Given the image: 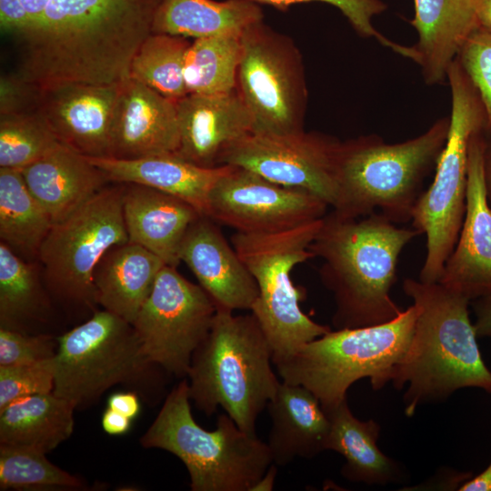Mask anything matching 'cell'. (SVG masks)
I'll list each match as a JSON object with an SVG mask.
<instances>
[{"label":"cell","instance_id":"6da1fadb","mask_svg":"<svg viewBox=\"0 0 491 491\" xmlns=\"http://www.w3.org/2000/svg\"><path fill=\"white\" fill-rule=\"evenodd\" d=\"M26 18L13 40L15 73L42 92L117 85L152 34L162 0H19Z\"/></svg>","mask_w":491,"mask_h":491},{"label":"cell","instance_id":"7a4b0ae2","mask_svg":"<svg viewBox=\"0 0 491 491\" xmlns=\"http://www.w3.org/2000/svg\"><path fill=\"white\" fill-rule=\"evenodd\" d=\"M420 235L380 213L353 218L327 213L310 246L323 260L320 276L333 293L336 329L383 324L402 311L392 299L399 256Z\"/></svg>","mask_w":491,"mask_h":491},{"label":"cell","instance_id":"3957f363","mask_svg":"<svg viewBox=\"0 0 491 491\" xmlns=\"http://www.w3.org/2000/svg\"><path fill=\"white\" fill-rule=\"evenodd\" d=\"M404 293L412 299L416 317L409 347L391 381L400 390L405 415L422 405L446 400L461 388L491 394V370L483 360L469 316L471 301L439 283L406 278Z\"/></svg>","mask_w":491,"mask_h":491},{"label":"cell","instance_id":"277c9868","mask_svg":"<svg viewBox=\"0 0 491 491\" xmlns=\"http://www.w3.org/2000/svg\"><path fill=\"white\" fill-rule=\"evenodd\" d=\"M272 364V347L252 313L216 309L192 356L186 376L190 399L206 416L222 407L240 429L256 434V419L281 382Z\"/></svg>","mask_w":491,"mask_h":491},{"label":"cell","instance_id":"5b68a950","mask_svg":"<svg viewBox=\"0 0 491 491\" xmlns=\"http://www.w3.org/2000/svg\"><path fill=\"white\" fill-rule=\"evenodd\" d=\"M448 130L449 117H443L423 134L401 143L387 144L376 135L341 142L338 195L333 211L345 217L380 213L395 224L410 221Z\"/></svg>","mask_w":491,"mask_h":491},{"label":"cell","instance_id":"8992f818","mask_svg":"<svg viewBox=\"0 0 491 491\" xmlns=\"http://www.w3.org/2000/svg\"><path fill=\"white\" fill-rule=\"evenodd\" d=\"M190 400L183 378L166 396L141 446L177 456L188 471L192 491H252L274 464L267 444L240 429L226 413L217 416L215 430L203 428L192 415Z\"/></svg>","mask_w":491,"mask_h":491},{"label":"cell","instance_id":"52a82bcc","mask_svg":"<svg viewBox=\"0 0 491 491\" xmlns=\"http://www.w3.org/2000/svg\"><path fill=\"white\" fill-rule=\"evenodd\" d=\"M416 317L412 305L383 324L330 330L274 366L282 381L306 387L322 407L336 405L360 379L369 378L375 390L391 381L409 347Z\"/></svg>","mask_w":491,"mask_h":491},{"label":"cell","instance_id":"ba28073f","mask_svg":"<svg viewBox=\"0 0 491 491\" xmlns=\"http://www.w3.org/2000/svg\"><path fill=\"white\" fill-rule=\"evenodd\" d=\"M57 341L53 392L75 409L119 384L144 397L161 396L167 373L148 359L134 326L117 315L96 310Z\"/></svg>","mask_w":491,"mask_h":491},{"label":"cell","instance_id":"9c48e42d","mask_svg":"<svg viewBox=\"0 0 491 491\" xmlns=\"http://www.w3.org/2000/svg\"><path fill=\"white\" fill-rule=\"evenodd\" d=\"M322 221L323 217L270 233L235 232L231 238L257 285L258 296L250 311L272 347L274 365L331 330L303 312V294L291 278L296 266L315 257L310 246Z\"/></svg>","mask_w":491,"mask_h":491},{"label":"cell","instance_id":"30bf717a","mask_svg":"<svg viewBox=\"0 0 491 491\" xmlns=\"http://www.w3.org/2000/svg\"><path fill=\"white\" fill-rule=\"evenodd\" d=\"M447 82L451 91L449 130L445 147L427 190L412 213V227L426 237V256L419 280L437 283L457 241L466 205L469 145L484 130L486 115L481 99L457 58Z\"/></svg>","mask_w":491,"mask_h":491},{"label":"cell","instance_id":"8fae6325","mask_svg":"<svg viewBox=\"0 0 491 491\" xmlns=\"http://www.w3.org/2000/svg\"><path fill=\"white\" fill-rule=\"evenodd\" d=\"M105 185L53 224L38 257L47 291L67 306L96 311L95 270L112 247L129 242L123 212L125 184Z\"/></svg>","mask_w":491,"mask_h":491},{"label":"cell","instance_id":"7c38bea8","mask_svg":"<svg viewBox=\"0 0 491 491\" xmlns=\"http://www.w3.org/2000/svg\"><path fill=\"white\" fill-rule=\"evenodd\" d=\"M241 43L236 90L251 115L253 134L305 130L308 92L296 43L263 20L243 31Z\"/></svg>","mask_w":491,"mask_h":491},{"label":"cell","instance_id":"4fadbf2b","mask_svg":"<svg viewBox=\"0 0 491 491\" xmlns=\"http://www.w3.org/2000/svg\"><path fill=\"white\" fill-rule=\"evenodd\" d=\"M215 313V304L200 285L165 265L132 326L148 359L168 375L185 378Z\"/></svg>","mask_w":491,"mask_h":491},{"label":"cell","instance_id":"5bb4252c","mask_svg":"<svg viewBox=\"0 0 491 491\" xmlns=\"http://www.w3.org/2000/svg\"><path fill=\"white\" fill-rule=\"evenodd\" d=\"M340 141L305 130L286 135L251 134L223 158L274 183L306 190L334 207L338 195Z\"/></svg>","mask_w":491,"mask_h":491},{"label":"cell","instance_id":"9a60e30c","mask_svg":"<svg viewBox=\"0 0 491 491\" xmlns=\"http://www.w3.org/2000/svg\"><path fill=\"white\" fill-rule=\"evenodd\" d=\"M330 207L303 189L287 187L229 165L214 185L208 216L240 233H270L324 217Z\"/></svg>","mask_w":491,"mask_h":491},{"label":"cell","instance_id":"2e32d148","mask_svg":"<svg viewBox=\"0 0 491 491\" xmlns=\"http://www.w3.org/2000/svg\"><path fill=\"white\" fill-rule=\"evenodd\" d=\"M484 146L482 130L470 141L465 216L437 282L471 302L491 293V208L484 184Z\"/></svg>","mask_w":491,"mask_h":491},{"label":"cell","instance_id":"e0dca14e","mask_svg":"<svg viewBox=\"0 0 491 491\" xmlns=\"http://www.w3.org/2000/svg\"><path fill=\"white\" fill-rule=\"evenodd\" d=\"M121 84H74L43 92L36 114L62 145L85 156L110 157Z\"/></svg>","mask_w":491,"mask_h":491},{"label":"cell","instance_id":"ac0fdd59","mask_svg":"<svg viewBox=\"0 0 491 491\" xmlns=\"http://www.w3.org/2000/svg\"><path fill=\"white\" fill-rule=\"evenodd\" d=\"M179 147L175 153L203 167L221 166L228 151L253 134L249 110L237 90L188 94L176 102Z\"/></svg>","mask_w":491,"mask_h":491},{"label":"cell","instance_id":"d6986e66","mask_svg":"<svg viewBox=\"0 0 491 491\" xmlns=\"http://www.w3.org/2000/svg\"><path fill=\"white\" fill-rule=\"evenodd\" d=\"M212 218L199 216L187 230L179 257L197 278L216 309L251 310L257 285Z\"/></svg>","mask_w":491,"mask_h":491},{"label":"cell","instance_id":"ffe728a7","mask_svg":"<svg viewBox=\"0 0 491 491\" xmlns=\"http://www.w3.org/2000/svg\"><path fill=\"white\" fill-rule=\"evenodd\" d=\"M178 147L176 102L132 78L124 81L115 111L110 157L173 154Z\"/></svg>","mask_w":491,"mask_h":491},{"label":"cell","instance_id":"44dd1931","mask_svg":"<svg viewBox=\"0 0 491 491\" xmlns=\"http://www.w3.org/2000/svg\"><path fill=\"white\" fill-rule=\"evenodd\" d=\"M123 212L129 242L175 267L181 262L179 252L187 230L202 215L176 196L135 184H125Z\"/></svg>","mask_w":491,"mask_h":491},{"label":"cell","instance_id":"7402d4cb","mask_svg":"<svg viewBox=\"0 0 491 491\" xmlns=\"http://www.w3.org/2000/svg\"><path fill=\"white\" fill-rule=\"evenodd\" d=\"M108 182L135 184L176 196L208 216L210 193L229 165L203 167L175 153L135 159L88 157Z\"/></svg>","mask_w":491,"mask_h":491},{"label":"cell","instance_id":"603a6c76","mask_svg":"<svg viewBox=\"0 0 491 491\" xmlns=\"http://www.w3.org/2000/svg\"><path fill=\"white\" fill-rule=\"evenodd\" d=\"M409 21L418 39L412 47L426 85L447 81L448 70L462 46L478 28L476 0H414Z\"/></svg>","mask_w":491,"mask_h":491},{"label":"cell","instance_id":"cb8c5ba5","mask_svg":"<svg viewBox=\"0 0 491 491\" xmlns=\"http://www.w3.org/2000/svg\"><path fill=\"white\" fill-rule=\"evenodd\" d=\"M266 407L271 418L266 444L275 465L285 466L326 451L330 422L309 389L281 380Z\"/></svg>","mask_w":491,"mask_h":491},{"label":"cell","instance_id":"d4e9b609","mask_svg":"<svg viewBox=\"0 0 491 491\" xmlns=\"http://www.w3.org/2000/svg\"><path fill=\"white\" fill-rule=\"evenodd\" d=\"M20 172L54 224L86 203L108 182L86 156L62 144Z\"/></svg>","mask_w":491,"mask_h":491},{"label":"cell","instance_id":"484cf974","mask_svg":"<svg viewBox=\"0 0 491 491\" xmlns=\"http://www.w3.org/2000/svg\"><path fill=\"white\" fill-rule=\"evenodd\" d=\"M330 422L326 450L340 454L346 460L341 475L348 481L386 486L406 478V472L395 459L378 446L380 425L360 420L352 413L347 399L323 407Z\"/></svg>","mask_w":491,"mask_h":491},{"label":"cell","instance_id":"4316f807","mask_svg":"<svg viewBox=\"0 0 491 491\" xmlns=\"http://www.w3.org/2000/svg\"><path fill=\"white\" fill-rule=\"evenodd\" d=\"M165 265L157 256L134 243L112 247L94 273L97 304L132 325Z\"/></svg>","mask_w":491,"mask_h":491},{"label":"cell","instance_id":"83f0119b","mask_svg":"<svg viewBox=\"0 0 491 491\" xmlns=\"http://www.w3.org/2000/svg\"><path fill=\"white\" fill-rule=\"evenodd\" d=\"M263 17L260 5L248 0H162L152 33L194 39L241 35Z\"/></svg>","mask_w":491,"mask_h":491},{"label":"cell","instance_id":"f1b7e54d","mask_svg":"<svg viewBox=\"0 0 491 491\" xmlns=\"http://www.w3.org/2000/svg\"><path fill=\"white\" fill-rule=\"evenodd\" d=\"M75 410L54 392L15 400L0 410V444L47 454L71 436Z\"/></svg>","mask_w":491,"mask_h":491},{"label":"cell","instance_id":"f546056e","mask_svg":"<svg viewBox=\"0 0 491 491\" xmlns=\"http://www.w3.org/2000/svg\"><path fill=\"white\" fill-rule=\"evenodd\" d=\"M53 221L19 170L0 168V238L17 255L38 256Z\"/></svg>","mask_w":491,"mask_h":491},{"label":"cell","instance_id":"4dcf8cb0","mask_svg":"<svg viewBox=\"0 0 491 491\" xmlns=\"http://www.w3.org/2000/svg\"><path fill=\"white\" fill-rule=\"evenodd\" d=\"M241 55V35L195 39L184 64L188 94L223 95L235 91Z\"/></svg>","mask_w":491,"mask_h":491},{"label":"cell","instance_id":"1f68e13d","mask_svg":"<svg viewBox=\"0 0 491 491\" xmlns=\"http://www.w3.org/2000/svg\"><path fill=\"white\" fill-rule=\"evenodd\" d=\"M47 304V296L35 266L1 242V327L26 333L27 324L40 320Z\"/></svg>","mask_w":491,"mask_h":491},{"label":"cell","instance_id":"d6a6232c","mask_svg":"<svg viewBox=\"0 0 491 491\" xmlns=\"http://www.w3.org/2000/svg\"><path fill=\"white\" fill-rule=\"evenodd\" d=\"M186 37L152 33L133 57L129 78L177 102L188 95L184 79Z\"/></svg>","mask_w":491,"mask_h":491},{"label":"cell","instance_id":"836d02e7","mask_svg":"<svg viewBox=\"0 0 491 491\" xmlns=\"http://www.w3.org/2000/svg\"><path fill=\"white\" fill-rule=\"evenodd\" d=\"M36 449L0 444L1 490H80L86 486L79 477L51 463Z\"/></svg>","mask_w":491,"mask_h":491},{"label":"cell","instance_id":"e575fe53","mask_svg":"<svg viewBox=\"0 0 491 491\" xmlns=\"http://www.w3.org/2000/svg\"><path fill=\"white\" fill-rule=\"evenodd\" d=\"M60 144L36 113L0 115V168L20 171Z\"/></svg>","mask_w":491,"mask_h":491},{"label":"cell","instance_id":"d590c367","mask_svg":"<svg viewBox=\"0 0 491 491\" xmlns=\"http://www.w3.org/2000/svg\"><path fill=\"white\" fill-rule=\"evenodd\" d=\"M256 4L272 5L285 11L291 5L301 3L320 2L336 7L347 19L353 29L362 37H374L381 45L406 58L411 56L410 46H404L386 38L373 25V17L386 11L382 0H248Z\"/></svg>","mask_w":491,"mask_h":491},{"label":"cell","instance_id":"8d00e7d4","mask_svg":"<svg viewBox=\"0 0 491 491\" xmlns=\"http://www.w3.org/2000/svg\"><path fill=\"white\" fill-rule=\"evenodd\" d=\"M456 58L483 104L484 133L491 134V31L481 27L476 29Z\"/></svg>","mask_w":491,"mask_h":491},{"label":"cell","instance_id":"74e56055","mask_svg":"<svg viewBox=\"0 0 491 491\" xmlns=\"http://www.w3.org/2000/svg\"><path fill=\"white\" fill-rule=\"evenodd\" d=\"M55 356L32 364L0 366V410L20 398L53 392Z\"/></svg>","mask_w":491,"mask_h":491},{"label":"cell","instance_id":"f35d334b","mask_svg":"<svg viewBox=\"0 0 491 491\" xmlns=\"http://www.w3.org/2000/svg\"><path fill=\"white\" fill-rule=\"evenodd\" d=\"M58 349L57 337L47 334L31 335L0 328V366H19L54 357Z\"/></svg>","mask_w":491,"mask_h":491},{"label":"cell","instance_id":"ab89813d","mask_svg":"<svg viewBox=\"0 0 491 491\" xmlns=\"http://www.w3.org/2000/svg\"><path fill=\"white\" fill-rule=\"evenodd\" d=\"M43 92L15 73L0 77V115L36 113Z\"/></svg>","mask_w":491,"mask_h":491},{"label":"cell","instance_id":"60d3db41","mask_svg":"<svg viewBox=\"0 0 491 491\" xmlns=\"http://www.w3.org/2000/svg\"><path fill=\"white\" fill-rule=\"evenodd\" d=\"M471 303L476 317L474 326L477 337L491 338V293Z\"/></svg>","mask_w":491,"mask_h":491},{"label":"cell","instance_id":"b9f144b4","mask_svg":"<svg viewBox=\"0 0 491 491\" xmlns=\"http://www.w3.org/2000/svg\"><path fill=\"white\" fill-rule=\"evenodd\" d=\"M107 407H110L132 420L140 412V401L138 394L135 391L116 392L112 394L107 399Z\"/></svg>","mask_w":491,"mask_h":491},{"label":"cell","instance_id":"7bdbcfd3","mask_svg":"<svg viewBox=\"0 0 491 491\" xmlns=\"http://www.w3.org/2000/svg\"><path fill=\"white\" fill-rule=\"evenodd\" d=\"M131 421L128 416L107 407L102 416V427L109 435L120 436L130 429Z\"/></svg>","mask_w":491,"mask_h":491},{"label":"cell","instance_id":"ee69618b","mask_svg":"<svg viewBox=\"0 0 491 491\" xmlns=\"http://www.w3.org/2000/svg\"><path fill=\"white\" fill-rule=\"evenodd\" d=\"M459 491H491V463L478 475L464 482Z\"/></svg>","mask_w":491,"mask_h":491},{"label":"cell","instance_id":"f6af8a7d","mask_svg":"<svg viewBox=\"0 0 491 491\" xmlns=\"http://www.w3.org/2000/svg\"><path fill=\"white\" fill-rule=\"evenodd\" d=\"M485 146L483 155L484 184L487 202L491 208V134H485Z\"/></svg>","mask_w":491,"mask_h":491},{"label":"cell","instance_id":"bcb514c9","mask_svg":"<svg viewBox=\"0 0 491 491\" xmlns=\"http://www.w3.org/2000/svg\"><path fill=\"white\" fill-rule=\"evenodd\" d=\"M478 27L491 31V0H476Z\"/></svg>","mask_w":491,"mask_h":491},{"label":"cell","instance_id":"7dc6e473","mask_svg":"<svg viewBox=\"0 0 491 491\" xmlns=\"http://www.w3.org/2000/svg\"><path fill=\"white\" fill-rule=\"evenodd\" d=\"M276 465L272 464L266 472L262 476L259 481L254 486L252 491L255 490H273L275 479L276 476Z\"/></svg>","mask_w":491,"mask_h":491}]
</instances>
